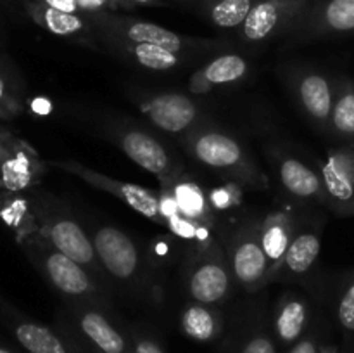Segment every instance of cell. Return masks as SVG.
Listing matches in <instances>:
<instances>
[{
  "mask_svg": "<svg viewBox=\"0 0 354 353\" xmlns=\"http://www.w3.org/2000/svg\"><path fill=\"white\" fill-rule=\"evenodd\" d=\"M183 147L197 163L223 173L235 182L251 187L268 185L248 149L227 132L199 125L185 134Z\"/></svg>",
  "mask_w": 354,
  "mask_h": 353,
  "instance_id": "2",
  "label": "cell"
},
{
  "mask_svg": "<svg viewBox=\"0 0 354 353\" xmlns=\"http://www.w3.org/2000/svg\"><path fill=\"white\" fill-rule=\"evenodd\" d=\"M82 14H102V12H120L124 10L120 0H76Z\"/></svg>",
  "mask_w": 354,
  "mask_h": 353,
  "instance_id": "35",
  "label": "cell"
},
{
  "mask_svg": "<svg viewBox=\"0 0 354 353\" xmlns=\"http://www.w3.org/2000/svg\"><path fill=\"white\" fill-rule=\"evenodd\" d=\"M277 176L289 196L299 201H320L325 204L324 182L320 172L301 159L283 154L277 159Z\"/></svg>",
  "mask_w": 354,
  "mask_h": 353,
  "instance_id": "22",
  "label": "cell"
},
{
  "mask_svg": "<svg viewBox=\"0 0 354 353\" xmlns=\"http://www.w3.org/2000/svg\"><path fill=\"white\" fill-rule=\"evenodd\" d=\"M310 325V303L303 294L286 291L277 300L272 315V331L277 343L290 348L299 341Z\"/></svg>",
  "mask_w": 354,
  "mask_h": 353,
  "instance_id": "20",
  "label": "cell"
},
{
  "mask_svg": "<svg viewBox=\"0 0 354 353\" xmlns=\"http://www.w3.org/2000/svg\"><path fill=\"white\" fill-rule=\"evenodd\" d=\"M322 353H344L341 348H339L337 345H334V343H324V346H322Z\"/></svg>",
  "mask_w": 354,
  "mask_h": 353,
  "instance_id": "38",
  "label": "cell"
},
{
  "mask_svg": "<svg viewBox=\"0 0 354 353\" xmlns=\"http://www.w3.org/2000/svg\"><path fill=\"white\" fill-rule=\"evenodd\" d=\"M95 28L97 48L104 40L130 42V44H152L162 48L176 52L183 55H194L206 52L209 48L221 47L218 42L201 40V38L185 37V35L175 33L165 26L151 23V21L137 19L131 16H123L120 12H102L88 14Z\"/></svg>",
  "mask_w": 354,
  "mask_h": 353,
  "instance_id": "4",
  "label": "cell"
},
{
  "mask_svg": "<svg viewBox=\"0 0 354 353\" xmlns=\"http://www.w3.org/2000/svg\"><path fill=\"white\" fill-rule=\"evenodd\" d=\"M0 353H12V352H10V350H7V348H3V346H0Z\"/></svg>",
  "mask_w": 354,
  "mask_h": 353,
  "instance_id": "39",
  "label": "cell"
},
{
  "mask_svg": "<svg viewBox=\"0 0 354 353\" xmlns=\"http://www.w3.org/2000/svg\"><path fill=\"white\" fill-rule=\"evenodd\" d=\"M294 92L304 114L318 128L328 130L335 89L327 76L318 71H299L294 78Z\"/></svg>",
  "mask_w": 354,
  "mask_h": 353,
  "instance_id": "19",
  "label": "cell"
},
{
  "mask_svg": "<svg viewBox=\"0 0 354 353\" xmlns=\"http://www.w3.org/2000/svg\"><path fill=\"white\" fill-rule=\"evenodd\" d=\"M92 242L104 273L120 284L135 286L142 277V256L137 242L114 225H99Z\"/></svg>",
  "mask_w": 354,
  "mask_h": 353,
  "instance_id": "9",
  "label": "cell"
},
{
  "mask_svg": "<svg viewBox=\"0 0 354 353\" xmlns=\"http://www.w3.org/2000/svg\"><path fill=\"white\" fill-rule=\"evenodd\" d=\"M296 220L292 215L283 210L272 211L259 225V241H261L270 265L268 284L279 277L283 258H286L287 249L296 235Z\"/></svg>",
  "mask_w": 354,
  "mask_h": 353,
  "instance_id": "21",
  "label": "cell"
},
{
  "mask_svg": "<svg viewBox=\"0 0 354 353\" xmlns=\"http://www.w3.org/2000/svg\"><path fill=\"white\" fill-rule=\"evenodd\" d=\"M85 348H86V346H85ZM86 350H88V348H86ZM88 353H92V352H90V350H88Z\"/></svg>",
  "mask_w": 354,
  "mask_h": 353,
  "instance_id": "41",
  "label": "cell"
},
{
  "mask_svg": "<svg viewBox=\"0 0 354 353\" xmlns=\"http://www.w3.org/2000/svg\"><path fill=\"white\" fill-rule=\"evenodd\" d=\"M130 338L131 353H166L162 343L151 329L142 327V325H131Z\"/></svg>",
  "mask_w": 354,
  "mask_h": 353,
  "instance_id": "32",
  "label": "cell"
},
{
  "mask_svg": "<svg viewBox=\"0 0 354 353\" xmlns=\"http://www.w3.org/2000/svg\"><path fill=\"white\" fill-rule=\"evenodd\" d=\"M0 190H2V179H0Z\"/></svg>",
  "mask_w": 354,
  "mask_h": 353,
  "instance_id": "40",
  "label": "cell"
},
{
  "mask_svg": "<svg viewBox=\"0 0 354 353\" xmlns=\"http://www.w3.org/2000/svg\"><path fill=\"white\" fill-rule=\"evenodd\" d=\"M109 137L140 168L158 176L162 183L173 179L176 168L168 149L149 132L131 125H114Z\"/></svg>",
  "mask_w": 354,
  "mask_h": 353,
  "instance_id": "14",
  "label": "cell"
},
{
  "mask_svg": "<svg viewBox=\"0 0 354 353\" xmlns=\"http://www.w3.org/2000/svg\"><path fill=\"white\" fill-rule=\"evenodd\" d=\"M162 190L159 197L165 227L187 239H194L197 232H207L213 224V208L196 180L173 175L162 183Z\"/></svg>",
  "mask_w": 354,
  "mask_h": 353,
  "instance_id": "6",
  "label": "cell"
},
{
  "mask_svg": "<svg viewBox=\"0 0 354 353\" xmlns=\"http://www.w3.org/2000/svg\"><path fill=\"white\" fill-rule=\"evenodd\" d=\"M322 249V235L318 228H301L296 230L290 242L287 255L283 258L280 273L286 272V277H301L310 272L317 263ZM279 273V277H280ZM277 277V279H279Z\"/></svg>",
  "mask_w": 354,
  "mask_h": 353,
  "instance_id": "26",
  "label": "cell"
},
{
  "mask_svg": "<svg viewBox=\"0 0 354 353\" xmlns=\"http://www.w3.org/2000/svg\"><path fill=\"white\" fill-rule=\"evenodd\" d=\"M10 331L28 353H88L85 345L62 324L52 329L30 318L14 317Z\"/></svg>",
  "mask_w": 354,
  "mask_h": 353,
  "instance_id": "17",
  "label": "cell"
},
{
  "mask_svg": "<svg viewBox=\"0 0 354 353\" xmlns=\"http://www.w3.org/2000/svg\"><path fill=\"white\" fill-rule=\"evenodd\" d=\"M142 114L159 130L171 135L189 134L199 120L196 100L178 92H161L138 102Z\"/></svg>",
  "mask_w": 354,
  "mask_h": 353,
  "instance_id": "16",
  "label": "cell"
},
{
  "mask_svg": "<svg viewBox=\"0 0 354 353\" xmlns=\"http://www.w3.org/2000/svg\"><path fill=\"white\" fill-rule=\"evenodd\" d=\"M335 317L342 331L354 334V270L346 277L339 289Z\"/></svg>",
  "mask_w": 354,
  "mask_h": 353,
  "instance_id": "31",
  "label": "cell"
},
{
  "mask_svg": "<svg viewBox=\"0 0 354 353\" xmlns=\"http://www.w3.org/2000/svg\"><path fill=\"white\" fill-rule=\"evenodd\" d=\"M354 33V0H313L306 16L287 37L294 44Z\"/></svg>",
  "mask_w": 354,
  "mask_h": 353,
  "instance_id": "13",
  "label": "cell"
},
{
  "mask_svg": "<svg viewBox=\"0 0 354 353\" xmlns=\"http://www.w3.org/2000/svg\"><path fill=\"white\" fill-rule=\"evenodd\" d=\"M26 192L0 190V220L12 230L17 244L37 234L33 208Z\"/></svg>",
  "mask_w": 354,
  "mask_h": 353,
  "instance_id": "27",
  "label": "cell"
},
{
  "mask_svg": "<svg viewBox=\"0 0 354 353\" xmlns=\"http://www.w3.org/2000/svg\"><path fill=\"white\" fill-rule=\"evenodd\" d=\"M324 336H322L320 329L313 327L308 329L306 334L294 343L287 353H322V346H324Z\"/></svg>",
  "mask_w": 354,
  "mask_h": 353,
  "instance_id": "34",
  "label": "cell"
},
{
  "mask_svg": "<svg viewBox=\"0 0 354 353\" xmlns=\"http://www.w3.org/2000/svg\"><path fill=\"white\" fill-rule=\"evenodd\" d=\"M234 280L249 293L268 286V258L259 241V227H244L230 239L227 251Z\"/></svg>",
  "mask_w": 354,
  "mask_h": 353,
  "instance_id": "12",
  "label": "cell"
},
{
  "mask_svg": "<svg viewBox=\"0 0 354 353\" xmlns=\"http://www.w3.org/2000/svg\"><path fill=\"white\" fill-rule=\"evenodd\" d=\"M328 130L341 141L354 142V82L344 78L335 85Z\"/></svg>",
  "mask_w": 354,
  "mask_h": 353,
  "instance_id": "30",
  "label": "cell"
},
{
  "mask_svg": "<svg viewBox=\"0 0 354 353\" xmlns=\"http://www.w3.org/2000/svg\"><path fill=\"white\" fill-rule=\"evenodd\" d=\"M228 353H279L272 324L268 327L263 314H256L252 318L242 322L232 339Z\"/></svg>",
  "mask_w": 354,
  "mask_h": 353,
  "instance_id": "28",
  "label": "cell"
},
{
  "mask_svg": "<svg viewBox=\"0 0 354 353\" xmlns=\"http://www.w3.org/2000/svg\"><path fill=\"white\" fill-rule=\"evenodd\" d=\"M185 287L189 298L196 303L218 307L227 301L234 287V275L227 255L216 244L199 248L190 256Z\"/></svg>",
  "mask_w": 354,
  "mask_h": 353,
  "instance_id": "8",
  "label": "cell"
},
{
  "mask_svg": "<svg viewBox=\"0 0 354 353\" xmlns=\"http://www.w3.org/2000/svg\"><path fill=\"white\" fill-rule=\"evenodd\" d=\"M249 73V62L239 54H221L211 59L190 78V90L196 93L209 92L213 87L232 85Z\"/></svg>",
  "mask_w": 354,
  "mask_h": 353,
  "instance_id": "24",
  "label": "cell"
},
{
  "mask_svg": "<svg viewBox=\"0 0 354 353\" xmlns=\"http://www.w3.org/2000/svg\"><path fill=\"white\" fill-rule=\"evenodd\" d=\"M45 165L33 147L0 127V179L2 190L28 192L40 183Z\"/></svg>",
  "mask_w": 354,
  "mask_h": 353,
  "instance_id": "11",
  "label": "cell"
},
{
  "mask_svg": "<svg viewBox=\"0 0 354 353\" xmlns=\"http://www.w3.org/2000/svg\"><path fill=\"white\" fill-rule=\"evenodd\" d=\"M313 0H254L248 17L239 28L244 44L259 45L287 38L310 10Z\"/></svg>",
  "mask_w": 354,
  "mask_h": 353,
  "instance_id": "7",
  "label": "cell"
},
{
  "mask_svg": "<svg viewBox=\"0 0 354 353\" xmlns=\"http://www.w3.org/2000/svg\"><path fill=\"white\" fill-rule=\"evenodd\" d=\"M325 204L341 215H354V147L332 149L318 168Z\"/></svg>",
  "mask_w": 354,
  "mask_h": 353,
  "instance_id": "15",
  "label": "cell"
},
{
  "mask_svg": "<svg viewBox=\"0 0 354 353\" xmlns=\"http://www.w3.org/2000/svg\"><path fill=\"white\" fill-rule=\"evenodd\" d=\"M19 246L24 249L35 269L50 284V287H54L68 301L109 305L102 280H99L85 266L48 244L44 237L35 234L21 241Z\"/></svg>",
  "mask_w": 354,
  "mask_h": 353,
  "instance_id": "1",
  "label": "cell"
},
{
  "mask_svg": "<svg viewBox=\"0 0 354 353\" xmlns=\"http://www.w3.org/2000/svg\"><path fill=\"white\" fill-rule=\"evenodd\" d=\"M21 111H23V106H21L19 99L9 89L6 78L0 75V118L2 120H12Z\"/></svg>",
  "mask_w": 354,
  "mask_h": 353,
  "instance_id": "33",
  "label": "cell"
},
{
  "mask_svg": "<svg viewBox=\"0 0 354 353\" xmlns=\"http://www.w3.org/2000/svg\"><path fill=\"white\" fill-rule=\"evenodd\" d=\"M24 9L28 16L48 33L97 48L95 28L88 14L64 12V10L52 9L35 0H24Z\"/></svg>",
  "mask_w": 354,
  "mask_h": 353,
  "instance_id": "18",
  "label": "cell"
},
{
  "mask_svg": "<svg viewBox=\"0 0 354 353\" xmlns=\"http://www.w3.org/2000/svg\"><path fill=\"white\" fill-rule=\"evenodd\" d=\"M92 353H131L130 327L109 314V305L68 301L61 320Z\"/></svg>",
  "mask_w": 354,
  "mask_h": 353,
  "instance_id": "5",
  "label": "cell"
},
{
  "mask_svg": "<svg viewBox=\"0 0 354 353\" xmlns=\"http://www.w3.org/2000/svg\"><path fill=\"white\" fill-rule=\"evenodd\" d=\"M254 0H199V12L214 28L237 31L248 17Z\"/></svg>",
  "mask_w": 354,
  "mask_h": 353,
  "instance_id": "29",
  "label": "cell"
},
{
  "mask_svg": "<svg viewBox=\"0 0 354 353\" xmlns=\"http://www.w3.org/2000/svg\"><path fill=\"white\" fill-rule=\"evenodd\" d=\"M124 10H133L137 7H166L168 0H120Z\"/></svg>",
  "mask_w": 354,
  "mask_h": 353,
  "instance_id": "36",
  "label": "cell"
},
{
  "mask_svg": "<svg viewBox=\"0 0 354 353\" xmlns=\"http://www.w3.org/2000/svg\"><path fill=\"white\" fill-rule=\"evenodd\" d=\"M168 2H173L180 7H185V9L197 10L199 12V0H168Z\"/></svg>",
  "mask_w": 354,
  "mask_h": 353,
  "instance_id": "37",
  "label": "cell"
},
{
  "mask_svg": "<svg viewBox=\"0 0 354 353\" xmlns=\"http://www.w3.org/2000/svg\"><path fill=\"white\" fill-rule=\"evenodd\" d=\"M30 201L37 221V234L104 282V270L97 258L92 235H88L85 227L47 194H33Z\"/></svg>",
  "mask_w": 354,
  "mask_h": 353,
  "instance_id": "3",
  "label": "cell"
},
{
  "mask_svg": "<svg viewBox=\"0 0 354 353\" xmlns=\"http://www.w3.org/2000/svg\"><path fill=\"white\" fill-rule=\"evenodd\" d=\"M99 48H106L111 54L124 59L128 62L138 64L140 68L152 69V71H171L180 68L189 55L176 54V52L162 48L152 44H130V42L104 40Z\"/></svg>",
  "mask_w": 354,
  "mask_h": 353,
  "instance_id": "23",
  "label": "cell"
},
{
  "mask_svg": "<svg viewBox=\"0 0 354 353\" xmlns=\"http://www.w3.org/2000/svg\"><path fill=\"white\" fill-rule=\"evenodd\" d=\"M48 165L62 170L66 173H71V175L78 176V179H82L88 185L118 197L127 206H130L131 210L140 213L142 217L165 227V218H162L161 211V197L154 190L137 185V183L121 182V180L95 172V170L88 168V166L82 165L78 161H48Z\"/></svg>",
  "mask_w": 354,
  "mask_h": 353,
  "instance_id": "10",
  "label": "cell"
},
{
  "mask_svg": "<svg viewBox=\"0 0 354 353\" xmlns=\"http://www.w3.org/2000/svg\"><path fill=\"white\" fill-rule=\"evenodd\" d=\"M180 329L192 341L216 343L225 334V315L213 305L192 301L180 314Z\"/></svg>",
  "mask_w": 354,
  "mask_h": 353,
  "instance_id": "25",
  "label": "cell"
}]
</instances>
